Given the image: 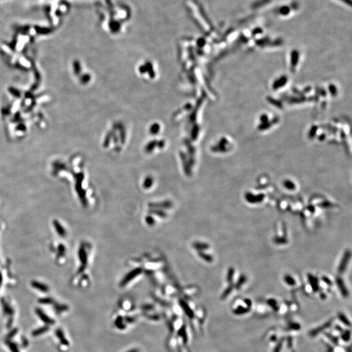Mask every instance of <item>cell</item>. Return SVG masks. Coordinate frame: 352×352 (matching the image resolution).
<instances>
[{
  "mask_svg": "<svg viewBox=\"0 0 352 352\" xmlns=\"http://www.w3.org/2000/svg\"><path fill=\"white\" fill-rule=\"evenodd\" d=\"M285 280H286V282L289 285H294L295 282L294 281V280L291 277H289V276H287L285 278Z\"/></svg>",
  "mask_w": 352,
  "mask_h": 352,
  "instance_id": "24",
  "label": "cell"
},
{
  "mask_svg": "<svg viewBox=\"0 0 352 352\" xmlns=\"http://www.w3.org/2000/svg\"><path fill=\"white\" fill-rule=\"evenodd\" d=\"M1 276H0V285H1Z\"/></svg>",
  "mask_w": 352,
  "mask_h": 352,
  "instance_id": "32",
  "label": "cell"
},
{
  "mask_svg": "<svg viewBox=\"0 0 352 352\" xmlns=\"http://www.w3.org/2000/svg\"><path fill=\"white\" fill-rule=\"evenodd\" d=\"M248 311H249V309H245V308H244L243 307H239L238 308H237L236 309H235L234 310V313L235 314L240 315V314H245V313H247Z\"/></svg>",
  "mask_w": 352,
  "mask_h": 352,
  "instance_id": "15",
  "label": "cell"
},
{
  "mask_svg": "<svg viewBox=\"0 0 352 352\" xmlns=\"http://www.w3.org/2000/svg\"><path fill=\"white\" fill-rule=\"evenodd\" d=\"M54 309L56 312L57 313H61L63 312L67 311L69 309L68 306L66 305H60L58 303H55L54 304Z\"/></svg>",
  "mask_w": 352,
  "mask_h": 352,
  "instance_id": "9",
  "label": "cell"
},
{
  "mask_svg": "<svg viewBox=\"0 0 352 352\" xmlns=\"http://www.w3.org/2000/svg\"><path fill=\"white\" fill-rule=\"evenodd\" d=\"M48 330H49V327L43 326L42 327L38 328V329H37L34 330L33 332H32L31 335L33 337H37V336L41 335L43 334V333L47 332Z\"/></svg>",
  "mask_w": 352,
  "mask_h": 352,
  "instance_id": "8",
  "label": "cell"
},
{
  "mask_svg": "<svg viewBox=\"0 0 352 352\" xmlns=\"http://www.w3.org/2000/svg\"><path fill=\"white\" fill-rule=\"evenodd\" d=\"M282 344H283V341L281 340V341L279 342V343H278L277 346H276L275 348L274 349L273 352H280L282 349Z\"/></svg>",
  "mask_w": 352,
  "mask_h": 352,
  "instance_id": "22",
  "label": "cell"
},
{
  "mask_svg": "<svg viewBox=\"0 0 352 352\" xmlns=\"http://www.w3.org/2000/svg\"><path fill=\"white\" fill-rule=\"evenodd\" d=\"M340 1H342L343 3L348 5L349 6H351V0H339Z\"/></svg>",
  "mask_w": 352,
  "mask_h": 352,
  "instance_id": "28",
  "label": "cell"
},
{
  "mask_svg": "<svg viewBox=\"0 0 352 352\" xmlns=\"http://www.w3.org/2000/svg\"><path fill=\"white\" fill-rule=\"evenodd\" d=\"M128 352H139V351L138 350V349H132V350H130V351H128Z\"/></svg>",
  "mask_w": 352,
  "mask_h": 352,
  "instance_id": "31",
  "label": "cell"
},
{
  "mask_svg": "<svg viewBox=\"0 0 352 352\" xmlns=\"http://www.w3.org/2000/svg\"><path fill=\"white\" fill-rule=\"evenodd\" d=\"M182 307L183 308V309L185 310V312L186 314L188 315V316L192 318L193 316H194V314H193V312L192 311V310L190 309L189 307H188L186 303L182 302Z\"/></svg>",
  "mask_w": 352,
  "mask_h": 352,
  "instance_id": "14",
  "label": "cell"
},
{
  "mask_svg": "<svg viewBox=\"0 0 352 352\" xmlns=\"http://www.w3.org/2000/svg\"><path fill=\"white\" fill-rule=\"evenodd\" d=\"M18 332V329L17 328L13 329L12 331H11L10 332L8 333V335L6 336V340H9L11 339H12L13 337H15V335L17 334Z\"/></svg>",
  "mask_w": 352,
  "mask_h": 352,
  "instance_id": "16",
  "label": "cell"
},
{
  "mask_svg": "<svg viewBox=\"0 0 352 352\" xmlns=\"http://www.w3.org/2000/svg\"><path fill=\"white\" fill-rule=\"evenodd\" d=\"M349 258H350V252H346L343 258V259H342V261L341 262V264H340V265L339 266V272L342 273L345 270V268H346V265L348 264Z\"/></svg>",
  "mask_w": 352,
  "mask_h": 352,
  "instance_id": "4",
  "label": "cell"
},
{
  "mask_svg": "<svg viewBox=\"0 0 352 352\" xmlns=\"http://www.w3.org/2000/svg\"><path fill=\"white\" fill-rule=\"evenodd\" d=\"M339 318L340 320L342 322V323H343L344 324H345V325H347V326H348V327H350L351 323H350V322H349V319L347 318V317L345 316V315L343 314V313H339Z\"/></svg>",
  "mask_w": 352,
  "mask_h": 352,
  "instance_id": "13",
  "label": "cell"
},
{
  "mask_svg": "<svg viewBox=\"0 0 352 352\" xmlns=\"http://www.w3.org/2000/svg\"><path fill=\"white\" fill-rule=\"evenodd\" d=\"M289 327H290L291 329H293V330L294 329H295V330H298V329H299L301 327L297 323H293V324H292V325H291L290 326H289Z\"/></svg>",
  "mask_w": 352,
  "mask_h": 352,
  "instance_id": "26",
  "label": "cell"
},
{
  "mask_svg": "<svg viewBox=\"0 0 352 352\" xmlns=\"http://www.w3.org/2000/svg\"><path fill=\"white\" fill-rule=\"evenodd\" d=\"M332 323H333V319L329 320L327 322H326V323L323 324L322 325L319 326V327H317L310 331V335L311 336V337H314V336L318 335L319 333L322 332V331L326 329L329 327L331 325V324H332Z\"/></svg>",
  "mask_w": 352,
  "mask_h": 352,
  "instance_id": "2",
  "label": "cell"
},
{
  "mask_svg": "<svg viewBox=\"0 0 352 352\" xmlns=\"http://www.w3.org/2000/svg\"><path fill=\"white\" fill-rule=\"evenodd\" d=\"M270 0H258V1H255L254 3L252 5V9H257L258 7H262L264 5H265L268 3V2H269Z\"/></svg>",
  "mask_w": 352,
  "mask_h": 352,
  "instance_id": "11",
  "label": "cell"
},
{
  "mask_svg": "<svg viewBox=\"0 0 352 352\" xmlns=\"http://www.w3.org/2000/svg\"><path fill=\"white\" fill-rule=\"evenodd\" d=\"M35 312L36 314L40 317L41 320L43 322H45V323L48 324V325H53V324L55 323V321L54 319H52L51 317H48L41 309H36Z\"/></svg>",
  "mask_w": 352,
  "mask_h": 352,
  "instance_id": "1",
  "label": "cell"
},
{
  "mask_svg": "<svg viewBox=\"0 0 352 352\" xmlns=\"http://www.w3.org/2000/svg\"><path fill=\"white\" fill-rule=\"evenodd\" d=\"M233 275H234V270L232 269V270H231L230 271L229 275H228V277H227L228 281L230 282L232 281V278H233Z\"/></svg>",
  "mask_w": 352,
  "mask_h": 352,
  "instance_id": "27",
  "label": "cell"
},
{
  "mask_svg": "<svg viewBox=\"0 0 352 352\" xmlns=\"http://www.w3.org/2000/svg\"><path fill=\"white\" fill-rule=\"evenodd\" d=\"M56 335L57 336V337L58 338L59 340H60L61 343L62 344L64 345V346H69V343L68 340L66 339V338L65 337V335H64V333L61 329H56Z\"/></svg>",
  "mask_w": 352,
  "mask_h": 352,
  "instance_id": "5",
  "label": "cell"
},
{
  "mask_svg": "<svg viewBox=\"0 0 352 352\" xmlns=\"http://www.w3.org/2000/svg\"><path fill=\"white\" fill-rule=\"evenodd\" d=\"M245 302L247 303V305H248V307H250V306H251V301H250L249 299L245 300Z\"/></svg>",
  "mask_w": 352,
  "mask_h": 352,
  "instance_id": "30",
  "label": "cell"
},
{
  "mask_svg": "<svg viewBox=\"0 0 352 352\" xmlns=\"http://www.w3.org/2000/svg\"><path fill=\"white\" fill-rule=\"evenodd\" d=\"M310 282L312 284V286L313 289H314V291H317V290H318V286H317V282H316V280H315L314 278H310Z\"/></svg>",
  "mask_w": 352,
  "mask_h": 352,
  "instance_id": "19",
  "label": "cell"
},
{
  "mask_svg": "<svg viewBox=\"0 0 352 352\" xmlns=\"http://www.w3.org/2000/svg\"><path fill=\"white\" fill-rule=\"evenodd\" d=\"M1 303L3 310V311L4 314L8 315V316L12 317L14 315V310L13 308L9 305V303H7V302L4 299H1Z\"/></svg>",
  "mask_w": 352,
  "mask_h": 352,
  "instance_id": "3",
  "label": "cell"
},
{
  "mask_svg": "<svg viewBox=\"0 0 352 352\" xmlns=\"http://www.w3.org/2000/svg\"><path fill=\"white\" fill-rule=\"evenodd\" d=\"M232 286H230L228 288H227L226 290H225V291L224 292V293H223L221 297V298L222 299H224L226 298V297L230 293V292L232 291Z\"/></svg>",
  "mask_w": 352,
  "mask_h": 352,
  "instance_id": "21",
  "label": "cell"
},
{
  "mask_svg": "<svg viewBox=\"0 0 352 352\" xmlns=\"http://www.w3.org/2000/svg\"><path fill=\"white\" fill-rule=\"evenodd\" d=\"M39 302L41 304H52V303H54V301H53L52 299L48 297L41 299L39 300Z\"/></svg>",
  "mask_w": 352,
  "mask_h": 352,
  "instance_id": "17",
  "label": "cell"
},
{
  "mask_svg": "<svg viewBox=\"0 0 352 352\" xmlns=\"http://www.w3.org/2000/svg\"><path fill=\"white\" fill-rule=\"evenodd\" d=\"M27 345H28V342H27V340L24 338V339H22V346L24 347H26Z\"/></svg>",
  "mask_w": 352,
  "mask_h": 352,
  "instance_id": "29",
  "label": "cell"
},
{
  "mask_svg": "<svg viewBox=\"0 0 352 352\" xmlns=\"http://www.w3.org/2000/svg\"><path fill=\"white\" fill-rule=\"evenodd\" d=\"M350 335H351V333L349 331H346L345 332L342 334V339H343L344 341H348L350 339Z\"/></svg>",
  "mask_w": 352,
  "mask_h": 352,
  "instance_id": "18",
  "label": "cell"
},
{
  "mask_svg": "<svg viewBox=\"0 0 352 352\" xmlns=\"http://www.w3.org/2000/svg\"><path fill=\"white\" fill-rule=\"evenodd\" d=\"M5 343L8 346L11 352H20L18 346L15 343L10 341V340H6Z\"/></svg>",
  "mask_w": 352,
  "mask_h": 352,
  "instance_id": "10",
  "label": "cell"
},
{
  "mask_svg": "<svg viewBox=\"0 0 352 352\" xmlns=\"http://www.w3.org/2000/svg\"><path fill=\"white\" fill-rule=\"evenodd\" d=\"M268 304L271 307L273 308L274 309H277V302L275 300L273 299H269L267 301Z\"/></svg>",
  "mask_w": 352,
  "mask_h": 352,
  "instance_id": "23",
  "label": "cell"
},
{
  "mask_svg": "<svg viewBox=\"0 0 352 352\" xmlns=\"http://www.w3.org/2000/svg\"><path fill=\"white\" fill-rule=\"evenodd\" d=\"M31 285L33 287H35V288L37 289H39V290H40L41 291L47 292L48 291V287L47 286V285L43 284H42V283L33 281V282H32Z\"/></svg>",
  "mask_w": 352,
  "mask_h": 352,
  "instance_id": "7",
  "label": "cell"
},
{
  "mask_svg": "<svg viewBox=\"0 0 352 352\" xmlns=\"http://www.w3.org/2000/svg\"><path fill=\"white\" fill-rule=\"evenodd\" d=\"M291 9L288 6H282L278 9V13L283 16H286L290 12Z\"/></svg>",
  "mask_w": 352,
  "mask_h": 352,
  "instance_id": "12",
  "label": "cell"
},
{
  "mask_svg": "<svg viewBox=\"0 0 352 352\" xmlns=\"http://www.w3.org/2000/svg\"><path fill=\"white\" fill-rule=\"evenodd\" d=\"M337 282L338 284V286H339L340 291V292H341V293L342 294V295H343L344 297H348V291L346 289V286H345L343 281H342L340 278H337Z\"/></svg>",
  "mask_w": 352,
  "mask_h": 352,
  "instance_id": "6",
  "label": "cell"
},
{
  "mask_svg": "<svg viewBox=\"0 0 352 352\" xmlns=\"http://www.w3.org/2000/svg\"><path fill=\"white\" fill-rule=\"evenodd\" d=\"M245 281H246V278L245 277H241L240 279H239V282L237 283V284H236L237 288H239V287H241V285H242Z\"/></svg>",
  "mask_w": 352,
  "mask_h": 352,
  "instance_id": "25",
  "label": "cell"
},
{
  "mask_svg": "<svg viewBox=\"0 0 352 352\" xmlns=\"http://www.w3.org/2000/svg\"><path fill=\"white\" fill-rule=\"evenodd\" d=\"M326 335L327 336V337L329 338V339L332 340V342L334 344H338V343H339V339H338L337 337H334V336H333V335H331L330 334H329V333H326Z\"/></svg>",
  "mask_w": 352,
  "mask_h": 352,
  "instance_id": "20",
  "label": "cell"
}]
</instances>
